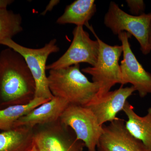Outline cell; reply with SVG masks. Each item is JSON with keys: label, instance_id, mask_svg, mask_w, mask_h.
<instances>
[{"label": "cell", "instance_id": "15", "mask_svg": "<svg viewBox=\"0 0 151 151\" xmlns=\"http://www.w3.org/2000/svg\"><path fill=\"white\" fill-rule=\"evenodd\" d=\"M33 128L20 127L0 131V151H28L34 145Z\"/></svg>", "mask_w": 151, "mask_h": 151}, {"label": "cell", "instance_id": "8", "mask_svg": "<svg viewBox=\"0 0 151 151\" xmlns=\"http://www.w3.org/2000/svg\"><path fill=\"white\" fill-rule=\"evenodd\" d=\"M71 44L64 54L55 62L47 65L46 70L59 69L87 63L94 66L97 63L100 50L98 41L92 40L83 26H76L73 32Z\"/></svg>", "mask_w": 151, "mask_h": 151}, {"label": "cell", "instance_id": "21", "mask_svg": "<svg viewBox=\"0 0 151 151\" xmlns=\"http://www.w3.org/2000/svg\"><path fill=\"white\" fill-rule=\"evenodd\" d=\"M149 44L151 51V22L150 25V30H149Z\"/></svg>", "mask_w": 151, "mask_h": 151}, {"label": "cell", "instance_id": "5", "mask_svg": "<svg viewBox=\"0 0 151 151\" xmlns=\"http://www.w3.org/2000/svg\"><path fill=\"white\" fill-rule=\"evenodd\" d=\"M151 13L140 16L127 14L114 2L111 1L104 17V23L113 34L119 35L125 32L134 37L139 43L142 53L147 55L150 52L149 34Z\"/></svg>", "mask_w": 151, "mask_h": 151}, {"label": "cell", "instance_id": "23", "mask_svg": "<svg viewBox=\"0 0 151 151\" xmlns=\"http://www.w3.org/2000/svg\"></svg>", "mask_w": 151, "mask_h": 151}, {"label": "cell", "instance_id": "22", "mask_svg": "<svg viewBox=\"0 0 151 151\" xmlns=\"http://www.w3.org/2000/svg\"><path fill=\"white\" fill-rule=\"evenodd\" d=\"M28 151H37V150L36 148L35 145H34Z\"/></svg>", "mask_w": 151, "mask_h": 151}, {"label": "cell", "instance_id": "1", "mask_svg": "<svg viewBox=\"0 0 151 151\" xmlns=\"http://www.w3.org/2000/svg\"><path fill=\"white\" fill-rule=\"evenodd\" d=\"M35 82L23 58L8 48L0 52V109L35 97Z\"/></svg>", "mask_w": 151, "mask_h": 151}, {"label": "cell", "instance_id": "18", "mask_svg": "<svg viewBox=\"0 0 151 151\" xmlns=\"http://www.w3.org/2000/svg\"><path fill=\"white\" fill-rule=\"evenodd\" d=\"M126 2L132 15L137 16L145 13V4L143 0H127Z\"/></svg>", "mask_w": 151, "mask_h": 151}, {"label": "cell", "instance_id": "17", "mask_svg": "<svg viewBox=\"0 0 151 151\" xmlns=\"http://www.w3.org/2000/svg\"><path fill=\"white\" fill-rule=\"evenodd\" d=\"M22 17L7 9H0V40L12 39L22 31Z\"/></svg>", "mask_w": 151, "mask_h": 151}, {"label": "cell", "instance_id": "9", "mask_svg": "<svg viewBox=\"0 0 151 151\" xmlns=\"http://www.w3.org/2000/svg\"><path fill=\"white\" fill-rule=\"evenodd\" d=\"M131 37L125 32L118 35L123 48V59L120 65L122 86L128 83L132 84L143 98L151 94V73L144 68L133 53L129 41Z\"/></svg>", "mask_w": 151, "mask_h": 151}, {"label": "cell", "instance_id": "10", "mask_svg": "<svg viewBox=\"0 0 151 151\" xmlns=\"http://www.w3.org/2000/svg\"><path fill=\"white\" fill-rule=\"evenodd\" d=\"M103 127L104 132L97 147L98 151H151L130 134L123 119L117 118Z\"/></svg>", "mask_w": 151, "mask_h": 151}, {"label": "cell", "instance_id": "2", "mask_svg": "<svg viewBox=\"0 0 151 151\" xmlns=\"http://www.w3.org/2000/svg\"><path fill=\"white\" fill-rule=\"evenodd\" d=\"M47 79L53 96L69 104L86 106L99 92V86L89 81L80 70L79 64L49 70Z\"/></svg>", "mask_w": 151, "mask_h": 151}, {"label": "cell", "instance_id": "4", "mask_svg": "<svg viewBox=\"0 0 151 151\" xmlns=\"http://www.w3.org/2000/svg\"><path fill=\"white\" fill-rule=\"evenodd\" d=\"M56 43V39H52L41 48H31L19 44L12 39L0 40V45L12 49L23 58L35 81V97L49 100L54 97L49 88L46 63L50 55L60 51Z\"/></svg>", "mask_w": 151, "mask_h": 151}, {"label": "cell", "instance_id": "16", "mask_svg": "<svg viewBox=\"0 0 151 151\" xmlns=\"http://www.w3.org/2000/svg\"><path fill=\"white\" fill-rule=\"evenodd\" d=\"M49 100L35 97L28 104L12 105L0 109V131L13 129L14 124L20 118Z\"/></svg>", "mask_w": 151, "mask_h": 151}, {"label": "cell", "instance_id": "3", "mask_svg": "<svg viewBox=\"0 0 151 151\" xmlns=\"http://www.w3.org/2000/svg\"><path fill=\"white\" fill-rule=\"evenodd\" d=\"M88 29L100 44V50L96 65L82 68L83 73L91 75L92 82L99 86V97L110 92L116 84H122V72L119 60L123 52L122 45H111L100 40L91 26Z\"/></svg>", "mask_w": 151, "mask_h": 151}, {"label": "cell", "instance_id": "12", "mask_svg": "<svg viewBox=\"0 0 151 151\" xmlns=\"http://www.w3.org/2000/svg\"><path fill=\"white\" fill-rule=\"evenodd\" d=\"M69 104L64 99L54 97L20 118L14 124L13 128L20 127L33 128L56 122Z\"/></svg>", "mask_w": 151, "mask_h": 151}, {"label": "cell", "instance_id": "11", "mask_svg": "<svg viewBox=\"0 0 151 151\" xmlns=\"http://www.w3.org/2000/svg\"><path fill=\"white\" fill-rule=\"evenodd\" d=\"M133 86L120 87L110 91L101 97L95 98L85 107L93 113L100 126L107 122H113L117 114L123 111L129 97L135 92Z\"/></svg>", "mask_w": 151, "mask_h": 151}, {"label": "cell", "instance_id": "14", "mask_svg": "<svg viewBox=\"0 0 151 151\" xmlns=\"http://www.w3.org/2000/svg\"><path fill=\"white\" fill-rule=\"evenodd\" d=\"M97 11L95 1L76 0L66 6L64 13L56 21L58 24H74L89 27V21Z\"/></svg>", "mask_w": 151, "mask_h": 151}, {"label": "cell", "instance_id": "20", "mask_svg": "<svg viewBox=\"0 0 151 151\" xmlns=\"http://www.w3.org/2000/svg\"><path fill=\"white\" fill-rule=\"evenodd\" d=\"M13 0H0V9H6L9 5L12 4Z\"/></svg>", "mask_w": 151, "mask_h": 151}, {"label": "cell", "instance_id": "13", "mask_svg": "<svg viewBox=\"0 0 151 151\" xmlns=\"http://www.w3.org/2000/svg\"><path fill=\"white\" fill-rule=\"evenodd\" d=\"M123 111L128 119L125 127L128 132L151 150V107L148 109L145 116H141L127 101Z\"/></svg>", "mask_w": 151, "mask_h": 151}, {"label": "cell", "instance_id": "19", "mask_svg": "<svg viewBox=\"0 0 151 151\" xmlns=\"http://www.w3.org/2000/svg\"><path fill=\"white\" fill-rule=\"evenodd\" d=\"M60 2L59 0H51L49 2L47 5L45 7V9L41 14L42 16H45L48 12H50L54 8L55 6L57 5Z\"/></svg>", "mask_w": 151, "mask_h": 151}, {"label": "cell", "instance_id": "7", "mask_svg": "<svg viewBox=\"0 0 151 151\" xmlns=\"http://www.w3.org/2000/svg\"><path fill=\"white\" fill-rule=\"evenodd\" d=\"M33 130L34 142L37 151H84V143L59 120L36 126Z\"/></svg>", "mask_w": 151, "mask_h": 151}, {"label": "cell", "instance_id": "6", "mask_svg": "<svg viewBox=\"0 0 151 151\" xmlns=\"http://www.w3.org/2000/svg\"><path fill=\"white\" fill-rule=\"evenodd\" d=\"M59 121L73 130L77 139L84 143L88 151H96L104 129L89 108L69 104L60 118Z\"/></svg>", "mask_w": 151, "mask_h": 151}]
</instances>
